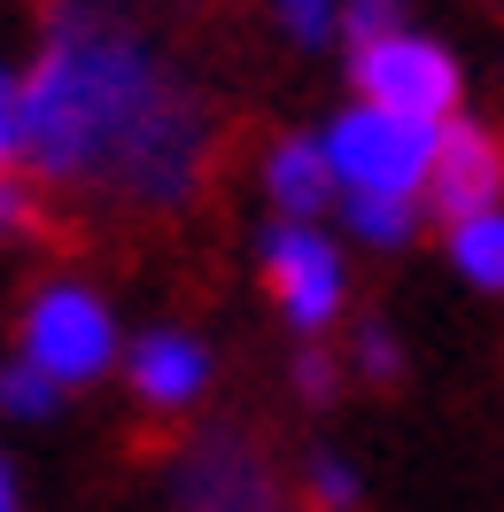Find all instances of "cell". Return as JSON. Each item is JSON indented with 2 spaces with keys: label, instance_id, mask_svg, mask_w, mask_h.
Segmentation results:
<instances>
[{
  "label": "cell",
  "instance_id": "cell-4",
  "mask_svg": "<svg viewBox=\"0 0 504 512\" xmlns=\"http://www.w3.org/2000/svg\"><path fill=\"white\" fill-rule=\"evenodd\" d=\"M349 78H357V94L373 101V109H388V117L458 125V117H450V109H458V86H466V78H458V55L435 47V39H419V32H396V39L357 47Z\"/></svg>",
  "mask_w": 504,
  "mask_h": 512
},
{
  "label": "cell",
  "instance_id": "cell-13",
  "mask_svg": "<svg viewBox=\"0 0 504 512\" xmlns=\"http://www.w3.org/2000/svg\"><path fill=\"white\" fill-rule=\"evenodd\" d=\"M272 16H280V32L295 47H326L334 24H342V0H272Z\"/></svg>",
  "mask_w": 504,
  "mask_h": 512
},
{
  "label": "cell",
  "instance_id": "cell-7",
  "mask_svg": "<svg viewBox=\"0 0 504 512\" xmlns=\"http://www.w3.org/2000/svg\"><path fill=\"white\" fill-rule=\"evenodd\" d=\"M171 505L179 512H287L280 489H272V474H264V458H256L249 443H233V435L202 443L187 466H179Z\"/></svg>",
  "mask_w": 504,
  "mask_h": 512
},
{
  "label": "cell",
  "instance_id": "cell-11",
  "mask_svg": "<svg viewBox=\"0 0 504 512\" xmlns=\"http://www.w3.org/2000/svg\"><path fill=\"white\" fill-rule=\"evenodd\" d=\"M342 218H349V233H357V241H373V249H404L411 225H419V210H411V202H396V194H349Z\"/></svg>",
  "mask_w": 504,
  "mask_h": 512
},
{
  "label": "cell",
  "instance_id": "cell-2",
  "mask_svg": "<svg viewBox=\"0 0 504 512\" xmlns=\"http://www.w3.org/2000/svg\"><path fill=\"white\" fill-rule=\"evenodd\" d=\"M435 156H442V125H419V117H388L373 101H357L334 117L326 132V163H334V179L349 194H427L435 179Z\"/></svg>",
  "mask_w": 504,
  "mask_h": 512
},
{
  "label": "cell",
  "instance_id": "cell-15",
  "mask_svg": "<svg viewBox=\"0 0 504 512\" xmlns=\"http://www.w3.org/2000/svg\"><path fill=\"white\" fill-rule=\"evenodd\" d=\"M396 16H404V0H342V32L357 39V47L396 39Z\"/></svg>",
  "mask_w": 504,
  "mask_h": 512
},
{
  "label": "cell",
  "instance_id": "cell-3",
  "mask_svg": "<svg viewBox=\"0 0 504 512\" xmlns=\"http://www.w3.org/2000/svg\"><path fill=\"white\" fill-rule=\"evenodd\" d=\"M24 357L55 388H86L117 365V319L86 280H47L24 303Z\"/></svg>",
  "mask_w": 504,
  "mask_h": 512
},
{
  "label": "cell",
  "instance_id": "cell-10",
  "mask_svg": "<svg viewBox=\"0 0 504 512\" xmlns=\"http://www.w3.org/2000/svg\"><path fill=\"white\" fill-rule=\"evenodd\" d=\"M442 249H450V264H458V280L504 288V210L466 218V225H442Z\"/></svg>",
  "mask_w": 504,
  "mask_h": 512
},
{
  "label": "cell",
  "instance_id": "cell-12",
  "mask_svg": "<svg viewBox=\"0 0 504 512\" xmlns=\"http://www.w3.org/2000/svg\"><path fill=\"white\" fill-rule=\"evenodd\" d=\"M303 489H311V512H357V497H365V489H357V466L334 458V450L311 458V481H303Z\"/></svg>",
  "mask_w": 504,
  "mask_h": 512
},
{
  "label": "cell",
  "instance_id": "cell-1",
  "mask_svg": "<svg viewBox=\"0 0 504 512\" xmlns=\"http://www.w3.org/2000/svg\"><path fill=\"white\" fill-rule=\"evenodd\" d=\"M0 156L47 187L179 210L210 163V109L156 39L94 8H63L39 39V63L0 86Z\"/></svg>",
  "mask_w": 504,
  "mask_h": 512
},
{
  "label": "cell",
  "instance_id": "cell-16",
  "mask_svg": "<svg viewBox=\"0 0 504 512\" xmlns=\"http://www.w3.org/2000/svg\"><path fill=\"white\" fill-rule=\"evenodd\" d=\"M357 373H365V381H396V373H404V350H396L388 326H357Z\"/></svg>",
  "mask_w": 504,
  "mask_h": 512
},
{
  "label": "cell",
  "instance_id": "cell-9",
  "mask_svg": "<svg viewBox=\"0 0 504 512\" xmlns=\"http://www.w3.org/2000/svg\"><path fill=\"white\" fill-rule=\"evenodd\" d=\"M334 163H326V140H272V156H264V194H272V210L287 225L318 218L326 202H334Z\"/></svg>",
  "mask_w": 504,
  "mask_h": 512
},
{
  "label": "cell",
  "instance_id": "cell-14",
  "mask_svg": "<svg viewBox=\"0 0 504 512\" xmlns=\"http://www.w3.org/2000/svg\"><path fill=\"white\" fill-rule=\"evenodd\" d=\"M55 396H63V388L47 381L32 357H16V365H8V381H0V404H8L16 419H47V412H55Z\"/></svg>",
  "mask_w": 504,
  "mask_h": 512
},
{
  "label": "cell",
  "instance_id": "cell-5",
  "mask_svg": "<svg viewBox=\"0 0 504 512\" xmlns=\"http://www.w3.org/2000/svg\"><path fill=\"white\" fill-rule=\"evenodd\" d=\"M264 288L280 295L287 326H303V334H318V326H334V311H342V256H334V241L326 233H311V225H272L264 233Z\"/></svg>",
  "mask_w": 504,
  "mask_h": 512
},
{
  "label": "cell",
  "instance_id": "cell-6",
  "mask_svg": "<svg viewBox=\"0 0 504 512\" xmlns=\"http://www.w3.org/2000/svg\"><path fill=\"white\" fill-rule=\"evenodd\" d=\"M427 202L442 210V225H466V218H489L504 202V140L489 125H442V156H435V179H427Z\"/></svg>",
  "mask_w": 504,
  "mask_h": 512
},
{
  "label": "cell",
  "instance_id": "cell-8",
  "mask_svg": "<svg viewBox=\"0 0 504 512\" xmlns=\"http://www.w3.org/2000/svg\"><path fill=\"white\" fill-rule=\"evenodd\" d=\"M125 381H132V396H140L148 412H187L194 396L210 388V350H202L194 334H179V326H156V334L132 342Z\"/></svg>",
  "mask_w": 504,
  "mask_h": 512
},
{
  "label": "cell",
  "instance_id": "cell-18",
  "mask_svg": "<svg viewBox=\"0 0 504 512\" xmlns=\"http://www.w3.org/2000/svg\"><path fill=\"white\" fill-rule=\"evenodd\" d=\"M0 512H16V474H0Z\"/></svg>",
  "mask_w": 504,
  "mask_h": 512
},
{
  "label": "cell",
  "instance_id": "cell-17",
  "mask_svg": "<svg viewBox=\"0 0 504 512\" xmlns=\"http://www.w3.org/2000/svg\"><path fill=\"white\" fill-rule=\"evenodd\" d=\"M295 388H303L311 404H326V396H334V357H326V350H303V357H295Z\"/></svg>",
  "mask_w": 504,
  "mask_h": 512
}]
</instances>
